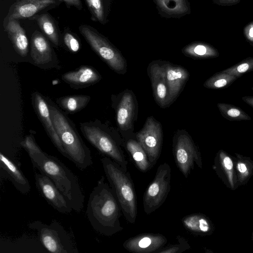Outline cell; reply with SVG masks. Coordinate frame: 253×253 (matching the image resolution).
I'll list each match as a JSON object with an SVG mask.
<instances>
[{"instance_id":"cell-1","label":"cell","mask_w":253,"mask_h":253,"mask_svg":"<svg viewBox=\"0 0 253 253\" xmlns=\"http://www.w3.org/2000/svg\"><path fill=\"white\" fill-rule=\"evenodd\" d=\"M122 210L115 193L102 176L90 193L86 213L93 229L100 234L111 236L122 231L120 218Z\"/></svg>"},{"instance_id":"cell-2","label":"cell","mask_w":253,"mask_h":253,"mask_svg":"<svg viewBox=\"0 0 253 253\" xmlns=\"http://www.w3.org/2000/svg\"><path fill=\"white\" fill-rule=\"evenodd\" d=\"M34 167L48 177L77 212L84 208V196L77 176L56 157L44 152L29 156Z\"/></svg>"},{"instance_id":"cell-3","label":"cell","mask_w":253,"mask_h":253,"mask_svg":"<svg viewBox=\"0 0 253 253\" xmlns=\"http://www.w3.org/2000/svg\"><path fill=\"white\" fill-rule=\"evenodd\" d=\"M51 119L67 155L81 170L92 165L91 153L72 120L50 98H45Z\"/></svg>"},{"instance_id":"cell-4","label":"cell","mask_w":253,"mask_h":253,"mask_svg":"<svg viewBox=\"0 0 253 253\" xmlns=\"http://www.w3.org/2000/svg\"><path fill=\"white\" fill-rule=\"evenodd\" d=\"M105 175L127 221L134 223L137 216L136 196L129 173L108 157L101 159Z\"/></svg>"},{"instance_id":"cell-5","label":"cell","mask_w":253,"mask_h":253,"mask_svg":"<svg viewBox=\"0 0 253 253\" xmlns=\"http://www.w3.org/2000/svg\"><path fill=\"white\" fill-rule=\"evenodd\" d=\"M80 128L84 137L92 146L127 171L128 163L120 147L119 142L99 121L81 123Z\"/></svg>"},{"instance_id":"cell-6","label":"cell","mask_w":253,"mask_h":253,"mask_svg":"<svg viewBox=\"0 0 253 253\" xmlns=\"http://www.w3.org/2000/svg\"><path fill=\"white\" fill-rule=\"evenodd\" d=\"M28 227L37 232L40 242L48 252L78 253L71 237L59 222L54 220L46 224L36 220L30 222Z\"/></svg>"},{"instance_id":"cell-7","label":"cell","mask_w":253,"mask_h":253,"mask_svg":"<svg viewBox=\"0 0 253 253\" xmlns=\"http://www.w3.org/2000/svg\"><path fill=\"white\" fill-rule=\"evenodd\" d=\"M79 29L92 50L112 70L118 74L126 73L125 58L105 37L87 25H82Z\"/></svg>"},{"instance_id":"cell-8","label":"cell","mask_w":253,"mask_h":253,"mask_svg":"<svg viewBox=\"0 0 253 253\" xmlns=\"http://www.w3.org/2000/svg\"><path fill=\"white\" fill-rule=\"evenodd\" d=\"M171 169L167 163L160 165L153 180L143 196L144 211L150 214L159 209L165 201L170 188Z\"/></svg>"},{"instance_id":"cell-9","label":"cell","mask_w":253,"mask_h":253,"mask_svg":"<svg viewBox=\"0 0 253 253\" xmlns=\"http://www.w3.org/2000/svg\"><path fill=\"white\" fill-rule=\"evenodd\" d=\"M173 154L175 163L186 178L194 164L202 168L201 154L191 136L185 130L178 131L173 139Z\"/></svg>"},{"instance_id":"cell-10","label":"cell","mask_w":253,"mask_h":253,"mask_svg":"<svg viewBox=\"0 0 253 253\" xmlns=\"http://www.w3.org/2000/svg\"><path fill=\"white\" fill-rule=\"evenodd\" d=\"M136 137L153 167L157 163L161 151L163 130L161 123L153 116L148 117L143 128L136 134Z\"/></svg>"},{"instance_id":"cell-11","label":"cell","mask_w":253,"mask_h":253,"mask_svg":"<svg viewBox=\"0 0 253 253\" xmlns=\"http://www.w3.org/2000/svg\"><path fill=\"white\" fill-rule=\"evenodd\" d=\"M35 179L37 188L41 194L54 209L66 214L73 210L69 200L48 177L41 173H36Z\"/></svg>"},{"instance_id":"cell-12","label":"cell","mask_w":253,"mask_h":253,"mask_svg":"<svg viewBox=\"0 0 253 253\" xmlns=\"http://www.w3.org/2000/svg\"><path fill=\"white\" fill-rule=\"evenodd\" d=\"M60 0H16L11 4L4 20L33 18L40 12L59 5Z\"/></svg>"},{"instance_id":"cell-13","label":"cell","mask_w":253,"mask_h":253,"mask_svg":"<svg viewBox=\"0 0 253 253\" xmlns=\"http://www.w3.org/2000/svg\"><path fill=\"white\" fill-rule=\"evenodd\" d=\"M32 104L38 118L47 134L58 151L67 158V155L52 122L48 106L45 97L40 93H32Z\"/></svg>"},{"instance_id":"cell-14","label":"cell","mask_w":253,"mask_h":253,"mask_svg":"<svg viewBox=\"0 0 253 253\" xmlns=\"http://www.w3.org/2000/svg\"><path fill=\"white\" fill-rule=\"evenodd\" d=\"M167 242V238L162 234L143 233L126 240L123 246L130 252L150 253H156Z\"/></svg>"},{"instance_id":"cell-15","label":"cell","mask_w":253,"mask_h":253,"mask_svg":"<svg viewBox=\"0 0 253 253\" xmlns=\"http://www.w3.org/2000/svg\"><path fill=\"white\" fill-rule=\"evenodd\" d=\"M213 169L224 185L232 190L238 187L234 158L223 150H219L214 159Z\"/></svg>"},{"instance_id":"cell-16","label":"cell","mask_w":253,"mask_h":253,"mask_svg":"<svg viewBox=\"0 0 253 253\" xmlns=\"http://www.w3.org/2000/svg\"><path fill=\"white\" fill-rule=\"evenodd\" d=\"M0 177L8 178L19 192L23 194L30 192V183L20 166L2 152L0 153Z\"/></svg>"},{"instance_id":"cell-17","label":"cell","mask_w":253,"mask_h":253,"mask_svg":"<svg viewBox=\"0 0 253 253\" xmlns=\"http://www.w3.org/2000/svg\"><path fill=\"white\" fill-rule=\"evenodd\" d=\"M148 71L156 102L161 108L168 107L170 104L169 89L161 65L151 63Z\"/></svg>"},{"instance_id":"cell-18","label":"cell","mask_w":253,"mask_h":253,"mask_svg":"<svg viewBox=\"0 0 253 253\" xmlns=\"http://www.w3.org/2000/svg\"><path fill=\"white\" fill-rule=\"evenodd\" d=\"M169 86L170 104L177 97L189 77L188 71L169 63L160 65Z\"/></svg>"},{"instance_id":"cell-19","label":"cell","mask_w":253,"mask_h":253,"mask_svg":"<svg viewBox=\"0 0 253 253\" xmlns=\"http://www.w3.org/2000/svg\"><path fill=\"white\" fill-rule=\"evenodd\" d=\"M61 79L72 87L79 88L96 84L101 79V76L92 67L82 66L77 70L63 74Z\"/></svg>"},{"instance_id":"cell-20","label":"cell","mask_w":253,"mask_h":253,"mask_svg":"<svg viewBox=\"0 0 253 253\" xmlns=\"http://www.w3.org/2000/svg\"><path fill=\"white\" fill-rule=\"evenodd\" d=\"M31 56L36 65H43L51 61L53 50L47 38L42 33L36 31L31 37Z\"/></svg>"},{"instance_id":"cell-21","label":"cell","mask_w":253,"mask_h":253,"mask_svg":"<svg viewBox=\"0 0 253 253\" xmlns=\"http://www.w3.org/2000/svg\"><path fill=\"white\" fill-rule=\"evenodd\" d=\"M134 97L131 91L125 92L117 106L116 121L118 126L122 130H127L132 126L135 111Z\"/></svg>"},{"instance_id":"cell-22","label":"cell","mask_w":253,"mask_h":253,"mask_svg":"<svg viewBox=\"0 0 253 253\" xmlns=\"http://www.w3.org/2000/svg\"><path fill=\"white\" fill-rule=\"evenodd\" d=\"M3 26L16 52L21 57L27 56L29 52L28 39L18 20H4Z\"/></svg>"},{"instance_id":"cell-23","label":"cell","mask_w":253,"mask_h":253,"mask_svg":"<svg viewBox=\"0 0 253 253\" xmlns=\"http://www.w3.org/2000/svg\"><path fill=\"white\" fill-rule=\"evenodd\" d=\"M159 13L167 18H180L190 13L188 0H153Z\"/></svg>"},{"instance_id":"cell-24","label":"cell","mask_w":253,"mask_h":253,"mask_svg":"<svg viewBox=\"0 0 253 253\" xmlns=\"http://www.w3.org/2000/svg\"><path fill=\"white\" fill-rule=\"evenodd\" d=\"M182 222L186 229L197 235H210L213 230V227L210 220L202 214L187 215L182 218Z\"/></svg>"},{"instance_id":"cell-25","label":"cell","mask_w":253,"mask_h":253,"mask_svg":"<svg viewBox=\"0 0 253 253\" xmlns=\"http://www.w3.org/2000/svg\"><path fill=\"white\" fill-rule=\"evenodd\" d=\"M39 25L43 35L56 46L60 45V32L55 21L47 13L37 14L33 17Z\"/></svg>"},{"instance_id":"cell-26","label":"cell","mask_w":253,"mask_h":253,"mask_svg":"<svg viewBox=\"0 0 253 253\" xmlns=\"http://www.w3.org/2000/svg\"><path fill=\"white\" fill-rule=\"evenodd\" d=\"M182 53L187 56L195 59L217 58L219 55L218 50L211 44L201 42L191 43L183 48Z\"/></svg>"},{"instance_id":"cell-27","label":"cell","mask_w":253,"mask_h":253,"mask_svg":"<svg viewBox=\"0 0 253 253\" xmlns=\"http://www.w3.org/2000/svg\"><path fill=\"white\" fill-rule=\"evenodd\" d=\"M126 147L140 171L146 172L153 167L146 152L137 140L129 139L126 142Z\"/></svg>"},{"instance_id":"cell-28","label":"cell","mask_w":253,"mask_h":253,"mask_svg":"<svg viewBox=\"0 0 253 253\" xmlns=\"http://www.w3.org/2000/svg\"><path fill=\"white\" fill-rule=\"evenodd\" d=\"M91 97L86 95H72L59 97L56 99L58 106L69 114L78 112L85 108Z\"/></svg>"},{"instance_id":"cell-29","label":"cell","mask_w":253,"mask_h":253,"mask_svg":"<svg viewBox=\"0 0 253 253\" xmlns=\"http://www.w3.org/2000/svg\"><path fill=\"white\" fill-rule=\"evenodd\" d=\"M92 21L105 24L108 22L111 0H84Z\"/></svg>"},{"instance_id":"cell-30","label":"cell","mask_w":253,"mask_h":253,"mask_svg":"<svg viewBox=\"0 0 253 253\" xmlns=\"http://www.w3.org/2000/svg\"><path fill=\"white\" fill-rule=\"evenodd\" d=\"M235 166L239 186L247 184L253 175V161L250 157L235 153Z\"/></svg>"},{"instance_id":"cell-31","label":"cell","mask_w":253,"mask_h":253,"mask_svg":"<svg viewBox=\"0 0 253 253\" xmlns=\"http://www.w3.org/2000/svg\"><path fill=\"white\" fill-rule=\"evenodd\" d=\"M217 108L222 117L229 121H250L251 117L242 109L234 105L218 103Z\"/></svg>"},{"instance_id":"cell-32","label":"cell","mask_w":253,"mask_h":253,"mask_svg":"<svg viewBox=\"0 0 253 253\" xmlns=\"http://www.w3.org/2000/svg\"><path fill=\"white\" fill-rule=\"evenodd\" d=\"M238 78L235 76L222 72L215 73L204 83V86L211 89H221L232 84Z\"/></svg>"},{"instance_id":"cell-33","label":"cell","mask_w":253,"mask_h":253,"mask_svg":"<svg viewBox=\"0 0 253 253\" xmlns=\"http://www.w3.org/2000/svg\"><path fill=\"white\" fill-rule=\"evenodd\" d=\"M222 71L235 76L238 79L244 74L253 71V57H248Z\"/></svg>"},{"instance_id":"cell-34","label":"cell","mask_w":253,"mask_h":253,"mask_svg":"<svg viewBox=\"0 0 253 253\" xmlns=\"http://www.w3.org/2000/svg\"><path fill=\"white\" fill-rule=\"evenodd\" d=\"M20 144L27 151L29 156L43 152L36 143L34 137L32 134L27 135L20 142Z\"/></svg>"},{"instance_id":"cell-35","label":"cell","mask_w":253,"mask_h":253,"mask_svg":"<svg viewBox=\"0 0 253 253\" xmlns=\"http://www.w3.org/2000/svg\"><path fill=\"white\" fill-rule=\"evenodd\" d=\"M178 243L172 245L165 248H162L157 251V253H181L189 249L190 245L188 242L183 237H177Z\"/></svg>"},{"instance_id":"cell-36","label":"cell","mask_w":253,"mask_h":253,"mask_svg":"<svg viewBox=\"0 0 253 253\" xmlns=\"http://www.w3.org/2000/svg\"><path fill=\"white\" fill-rule=\"evenodd\" d=\"M63 41L66 46L72 52L75 53L79 50L80 48V42L72 33L65 32L63 36Z\"/></svg>"},{"instance_id":"cell-37","label":"cell","mask_w":253,"mask_h":253,"mask_svg":"<svg viewBox=\"0 0 253 253\" xmlns=\"http://www.w3.org/2000/svg\"><path fill=\"white\" fill-rule=\"evenodd\" d=\"M241 0H213V3L218 5L230 6L239 3Z\"/></svg>"},{"instance_id":"cell-38","label":"cell","mask_w":253,"mask_h":253,"mask_svg":"<svg viewBox=\"0 0 253 253\" xmlns=\"http://www.w3.org/2000/svg\"><path fill=\"white\" fill-rule=\"evenodd\" d=\"M245 35L250 44L253 46V23L246 27Z\"/></svg>"},{"instance_id":"cell-39","label":"cell","mask_w":253,"mask_h":253,"mask_svg":"<svg viewBox=\"0 0 253 253\" xmlns=\"http://www.w3.org/2000/svg\"><path fill=\"white\" fill-rule=\"evenodd\" d=\"M63 1L67 5L73 6L79 10H81L83 8L82 0H60Z\"/></svg>"},{"instance_id":"cell-40","label":"cell","mask_w":253,"mask_h":253,"mask_svg":"<svg viewBox=\"0 0 253 253\" xmlns=\"http://www.w3.org/2000/svg\"><path fill=\"white\" fill-rule=\"evenodd\" d=\"M243 101L253 108V96H244L242 97Z\"/></svg>"},{"instance_id":"cell-41","label":"cell","mask_w":253,"mask_h":253,"mask_svg":"<svg viewBox=\"0 0 253 253\" xmlns=\"http://www.w3.org/2000/svg\"><path fill=\"white\" fill-rule=\"evenodd\" d=\"M252 240L253 241V231L252 235Z\"/></svg>"},{"instance_id":"cell-42","label":"cell","mask_w":253,"mask_h":253,"mask_svg":"<svg viewBox=\"0 0 253 253\" xmlns=\"http://www.w3.org/2000/svg\"><path fill=\"white\" fill-rule=\"evenodd\" d=\"M251 89L253 91V86L251 88Z\"/></svg>"}]
</instances>
